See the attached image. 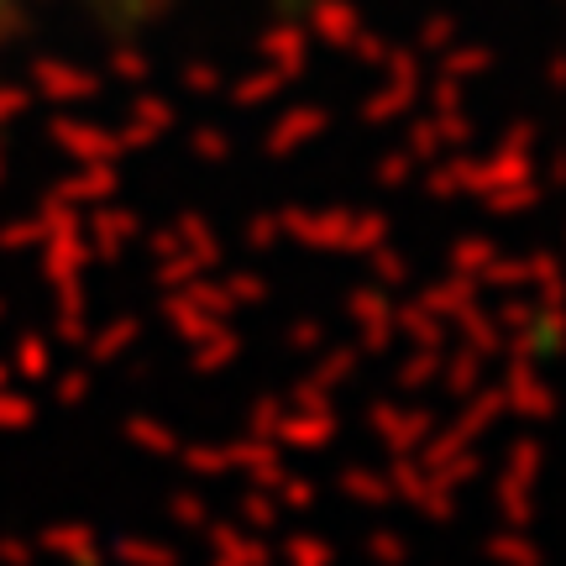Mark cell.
<instances>
[{
  "label": "cell",
  "mask_w": 566,
  "mask_h": 566,
  "mask_svg": "<svg viewBox=\"0 0 566 566\" xmlns=\"http://www.w3.org/2000/svg\"><path fill=\"white\" fill-rule=\"evenodd\" d=\"M21 0H0V17H11V11H17Z\"/></svg>",
  "instance_id": "6da1fadb"
}]
</instances>
